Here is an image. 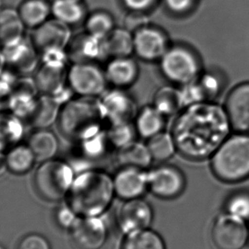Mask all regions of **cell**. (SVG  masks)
Wrapping results in <instances>:
<instances>
[{
    "instance_id": "1",
    "label": "cell",
    "mask_w": 249,
    "mask_h": 249,
    "mask_svg": "<svg viewBox=\"0 0 249 249\" xmlns=\"http://www.w3.org/2000/svg\"><path fill=\"white\" fill-rule=\"evenodd\" d=\"M231 131L225 107L213 102H202L180 111L171 134L181 156L191 160H201L211 158Z\"/></svg>"
},
{
    "instance_id": "2",
    "label": "cell",
    "mask_w": 249,
    "mask_h": 249,
    "mask_svg": "<svg viewBox=\"0 0 249 249\" xmlns=\"http://www.w3.org/2000/svg\"><path fill=\"white\" fill-rule=\"evenodd\" d=\"M114 195L113 178L103 171L90 170L74 178L67 197L78 217H96L109 208Z\"/></svg>"
},
{
    "instance_id": "3",
    "label": "cell",
    "mask_w": 249,
    "mask_h": 249,
    "mask_svg": "<svg viewBox=\"0 0 249 249\" xmlns=\"http://www.w3.org/2000/svg\"><path fill=\"white\" fill-rule=\"evenodd\" d=\"M57 121L63 135L80 142L104 130L105 119L99 99L80 97L62 106Z\"/></svg>"
},
{
    "instance_id": "4",
    "label": "cell",
    "mask_w": 249,
    "mask_h": 249,
    "mask_svg": "<svg viewBox=\"0 0 249 249\" xmlns=\"http://www.w3.org/2000/svg\"><path fill=\"white\" fill-rule=\"evenodd\" d=\"M210 165L223 182L235 183L249 178V135L229 136L212 156Z\"/></svg>"
},
{
    "instance_id": "5",
    "label": "cell",
    "mask_w": 249,
    "mask_h": 249,
    "mask_svg": "<svg viewBox=\"0 0 249 249\" xmlns=\"http://www.w3.org/2000/svg\"><path fill=\"white\" fill-rule=\"evenodd\" d=\"M73 171L61 160H49L38 166L34 178L38 194L46 201H57L68 196L73 184Z\"/></svg>"
},
{
    "instance_id": "6",
    "label": "cell",
    "mask_w": 249,
    "mask_h": 249,
    "mask_svg": "<svg viewBox=\"0 0 249 249\" xmlns=\"http://www.w3.org/2000/svg\"><path fill=\"white\" fill-rule=\"evenodd\" d=\"M163 76L180 87L191 83L201 75V64L197 55L183 45L170 46L160 60Z\"/></svg>"
},
{
    "instance_id": "7",
    "label": "cell",
    "mask_w": 249,
    "mask_h": 249,
    "mask_svg": "<svg viewBox=\"0 0 249 249\" xmlns=\"http://www.w3.org/2000/svg\"><path fill=\"white\" fill-rule=\"evenodd\" d=\"M68 85L80 97L97 98L105 93L107 80L96 62H73L67 73Z\"/></svg>"
},
{
    "instance_id": "8",
    "label": "cell",
    "mask_w": 249,
    "mask_h": 249,
    "mask_svg": "<svg viewBox=\"0 0 249 249\" xmlns=\"http://www.w3.org/2000/svg\"><path fill=\"white\" fill-rule=\"evenodd\" d=\"M211 237L217 249H243L249 242V228L247 221L226 212L215 219Z\"/></svg>"
},
{
    "instance_id": "9",
    "label": "cell",
    "mask_w": 249,
    "mask_h": 249,
    "mask_svg": "<svg viewBox=\"0 0 249 249\" xmlns=\"http://www.w3.org/2000/svg\"><path fill=\"white\" fill-rule=\"evenodd\" d=\"M185 185V177L176 166L161 165L148 172V190L160 199L178 197Z\"/></svg>"
},
{
    "instance_id": "10",
    "label": "cell",
    "mask_w": 249,
    "mask_h": 249,
    "mask_svg": "<svg viewBox=\"0 0 249 249\" xmlns=\"http://www.w3.org/2000/svg\"><path fill=\"white\" fill-rule=\"evenodd\" d=\"M133 39L134 54L144 62H160L170 48L166 33L150 24L134 33Z\"/></svg>"
},
{
    "instance_id": "11",
    "label": "cell",
    "mask_w": 249,
    "mask_h": 249,
    "mask_svg": "<svg viewBox=\"0 0 249 249\" xmlns=\"http://www.w3.org/2000/svg\"><path fill=\"white\" fill-rule=\"evenodd\" d=\"M99 100L105 121L110 124L132 122L138 114L135 102L124 89L114 88L102 95Z\"/></svg>"
},
{
    "instance_id": "12",
    "label": "cell",
    "mask_w": 249,
    "mask_h": 249,
    "mask_svg": "<svg viewBox=\"0 0 249 249\" xmlns=\"http://www.w3.org/2000/svg\"><path fill=\"white\" fill-rule=\"evenodd\" d=\"M70 231L73 243L80 249H100L107 239V226L100 216L78 217Z\"/></svg>"
},
{
    "instance_id": "13",
    "label": "cell",
    "mask_w": 249,
    "mask_h": 249,
    "mask_svg": "<svg viewBox=\"0 0 249 249\" xmlns=\"http://www.w3.org/2000/svg\"><path fill=\"white\" fill-rule=\"evenodd\" d=\"M224 107L231 130L249 135V82L235 86L226 97Z\"/></svg>"
},
{
    "instance_id": "14",
    "label": "cell",
    "mask_w": 249,
    "mask_h": 249,
    "mask_svg": "<svg viewBox=\"0 0 249 249\" xmlns=\"http://www.w3.org/2000/svg\"><path fill=\"white\" fill-rule=\"evenodd\" d=\"M153 219L151 206L141 197L124 201L118 213L119 225L124 234L149 228Z\"/></svg>"
},
{
    "instance_id": "15",
    "label": "cell",
    "mask_w": 249,
    "mask_h": 249,
    "mask_svg": "<svg viewBox=\"0 0 249 249\" xmlns=\"http://www.w3.org/2000/svg\"><path fill=\"white\" fill-rule=\"evenodd\" d=\"M114 192L124 201L142 197L148 190V172L134 166H122L114 178Z\"/></svg>"
},
{
    "instance_id": "16",
    "label": "cell",
    "mask_w": 249,
    "mask_h": 249,
    "mask_svg": "<svg viewBox=\"0 0 249 249\" xmlns=\"http://www.w3.org/2000/svg\"><path fill=\"white\" fill-rule=\"evenodd\" d=\"M71 27L55 18L34 29L32 42L40 52L46 49H67L72 39Z\"/></svg>"
},
{
    "instance_id": "17",
    "label": "cell",
    "mask_w": 249,
    "mask_h": 249,
    "mask_svg": "<svg viewBox=\"0 0 249 249\" xmlns=\"http://www.w3.org/2000/svg\"><path fill=\"white\" fill-rule=\"evenodd\" d=\"M70 60L73 62H103L109 58L105 45V38H97L84 33L71 39L67 48Z\"/></svg>"
},
{
    "instance_id": "18",
    "label": "cell",
    "mask_w": 249,
    "mask_h": 249,
    "mask_svg": "<svg viewBox=\"0 0 249 249\" xmlns=\"http://www.w3.org/2000/svg\"><path fill=\"white\" fill-rule=\"evenodd\" d=\"M2 52L5 66L10 67L15 73L27 75L35 71L38 65V51L31 38L29 40L24 37L17 44L2 49Z\"/></svg>"
},
{
    "instance_id": "19",
    "label": "cell",
    "mask_w": 249,
    "mask_h": 249,
    "mask_svg": "<svg viewBox=\"0 0 249 249\" xmlns=\"http://www.w3.org/2000/svg\"><path fill=\"white\" fill-rule=\"evenodd\" d=\"M107 83L114 88L124 89L135 83L139 77L137 62L130 56L114 57L107 62L104 70Z\"/></svg>"
},
{
    "instance_id": "20",
    "label": "cell",
    "mask_w": 249,
    "mask_h": 249,
    "mask_svg": "<svg viewBox=\"0 0 249 249\" xmlns=\"http://www.w3.org/2000/svg\"><path fill=\"white\" fill-rule=\"evenodd\" d=\"M68 70L65 68L42 64L35 77V84L42 95L55 97L68 88Z\"/></svg>"
},
{
    "instance_id": "21",
    "label": "cell",
    "mask_w": 249,
    "mask_h": 249,
    "mask_svg": "<svg viewBox=\"0 0 249 249\" xmlns=\"http://www.w3.org/2000/svg\"><path fill=\"white\" fill-rule=\"evenodd\" d=\"M25 26L18 9H0V48L15 45L24 38Z\"/></svg>"
},
{
    "instance_id": "22",
    "label": "cell",
    "mask_w": 249,
    "mask_h": 249,
    "mask_svg": "<svg viewBox=\"0 0 249 249\" xmlns=\"http://www.w3.org/2000/svg\"><path fill=\"white\" fill-rule=\"evenodd\" d=\"M26 28L35 29L52 16V3L47 0H22L18 8Z\"/></svg>"
},
{
    "instance_id": "23",
    "label": "cell",
    "mask_w": 249,
    "mask_h": 249,
    "mask_svg": "<svg viewBox=\"0 0 249 249\" xmlns=\"http://www.w3.org/2000/svg\"><path fill=\"white\" fill-rule=\"evenodd\" d=\"M52 16L70 27L85 21L87 11L83 1L54 0L52 2Z\"/></svg>"
},
{
    "instance_id": "24",
    "label": "cell",
    "mask_w": 249,
    "mask_h": 249,
    "mask_svg": "<svg viewBox=\"0 0 249 249\" xmlns=\"http://www.w3.org/2000/svg\"><path fill=\"white\" fill-rule=\"evenodd\" d=\"M165 115L154 106H147L139 111L135 118L137 133L143 139H149L163 132L165 126Z\"/></svg>"
},
{
    "instance_id": "25",
    "label": "cell",
    "mask_w": 249,
    "mask_h": 249,
    "mask_svg": "<svg viewBox=\"0 0 249 249\" xmlns=\"http://www.w3.org/2000/svg\"><path fill=\"white\" fill-rule=\"evenodd\" d=\"M21 121L10 111L0 114V152H8L18 145L23 134Z\"/></svg>"
},
{
    "instance_id": "26",
    "label": "cell",
    "mask_w": 249,
    "mask_h": 249,
    "mask_svg": "<svg viewBox=\"0 0 249 249\" xmlns=\"http://www.w3.org/2000/svg\"><path fill=\"white\" fill-rule=\"evenodd\" d=\"M28 146L38 161L52 160L58 149V141L55 134L47 129H38L32 134Z\"/></svg>"
},
{
    "instance_id": "27",
    "label": "cell",
    "mask_w": 249,
    "mask_h": 249,
    "mask_svg": "<svg viewBox=\"0 0 249 249\" xmlns=\"http://www.w3.org/2000/svg\"><path fill=\"white\" fill-rule=\"evenodd\" d=\"M62 107L53 97L42 95L38 97L37 107L29 121L35 128L47 129L57 121Z\"/></svg>"
},
{
    "instance_id": "28",
    "label": "cell",
    "mask_w": 249,
    "mask_h": 249,
    "mask_svg": "<svg viewBox=\"0 0 249 249\" xmlns=\"http://www.w3.org/2000/svg\"><path fill=\"white\" fill-rule=\"evenodd\" d=\"M121 249H166L161 235L150 228L125 234Z\"/></svg>"
},
{
    "instance_id": "29",
    "label": "cell",
    "mask_w": 249,
    "mask_h": 249,
    "mask_svg": "<svg viewBox=\"0 0 249 249\" xmlns=\"http://www.w3.org/2000/svg\"><path fill=\"white\" fill-rule=\"evenodd\" d=\"M117 157L122 166H134L142 169L149 167L153 160L147 144L135 141L119 149Z\"/></svg>"
},
{
    "instance_id": "30",
    "label": "cell",
    "mask_w": 249,
    "mask_h": 249,
    "mask_svg": "<svg viewBox=\"0 0 249 249\" xmlns=\"http://www.w3.org/2000/svg\"><path fill=\"white\" fill-rule=\"evenodd\" d=\"M153 106L165 116L178 114L184 107L180 88L160 87L154 95Z\"/></svg>"
},
{
    "instance_id": "31",
    "label": "cell",
    "mask_w": 249,
    "mask_h": 249,
    "mask_svg": "<svg viewBox=\"0 0 249 249\" xmlns=\"http://www.w3.org/2000/svg\"><path fill=\"white\" fill-rule=\"evenodd\" d=\"M109 58L130 56L134 53L133 34L124 28H115L105 38Z\"/></svg>"
},
{
    "instance_id": "32",
    "label": "cell",
    "mask_w": 249,
    "mask_h": 249,
    "mask_svg": "<svg viewBox=\"0 0 249 249\" xmlns=\"http://www.w3.org/2000/svg\"><path fill=\"white\" fill-rule=\"evenodd\" d=\"M5 160L8 170L21 175L31 169L36 159L29 146L18 144L6 152Z\"/></svg>"
},
{
    "instance_id": "33",
    "label": "cell",
    "mask_w": 249,
    "mask_h": 249,
    "mask_svg": "<svg viewBox=\"0 0 249 249\" xmlns=\"http://www.w3.org/2000/svg\"><path fill=\"white\" fill-rule=\"evenodd\" d=\"M84 25L86 33L100 38H107L115 28L113 16L103 10H97L87 15Z\"/></svg>"
},
{
    "instance_id": "34",
    "label": "cell",
    "mask_w": 249,
    "mask_h": 249,
    "mask_svg": "<svg viewBox=\"0 0 249 249\" xmlns=\"http://www.w3.org/2000/svg\"><path fill=\"white\" fill-rule=\"evenodd\" d=\"M153 160L166 161L177 152L176 145L171 132H160L148 139L146 143Z\"/></svg>"
},
{
    "instance_id": "35",
    "label": "cell",
    "mask_w": 249,
    "mask_h": 249,
    "mask_svg": "<svg viewBox=\"0 0 249 249\" xmlns=\"http://www.w3.org/2000/svg\"><path fill=\"white\" fill-rule=\"evenodd\" d=\"M136 133L135 125L132 124V122L111 124L107 130L109 142L118 149L133 142Z\"/></svg>"
},
{
    "instance_id": "36",
    "label": "cell",
    "mask_w": 249,
    "mask_h": 249,
    "mask_svg": "<svg viewBox=\"0 0 249 249\" xmlns=\"http://www.w3.org/2000/svg\"><path fill=\"white\" fill-rule=\"evenodd\" d=\"M226 211L231 214L242 218L245 221L249 220V193L240 191L231 195L226 202Z\"/></svg>"
},
{
    "instance_id": "37",
    "label": "cell",
    "mask_w": 249,
    "mask_h": 249,
    "mask_svg": "<svg viewBox=\"0 0 249 249\" xmlns=\"http://www.w3.org/2000/svg\"><path fill=\"white\" fill-rule=\"evenodd\" d=\"M206 102H213L221 90V82L214 73H201L196 79Z\"/></svg>"
},
{
    "instance_id": "38",
    "label": "cell",
    "mask_w": 249,
    "mask_h": 249,
    "mask_svg": "<svg viewBox=\"0 0 249 249\" xmlns=\"http://www.w3.org/2000/svg\"><path fill=\"white\" fill-rule=\"evenodd\" d=\"M149 25L147 13L139 11H129L123 21V28L134 34Z\"/></svg>"
},
{
    "instance_id": "39",
    "label": "cell",
    "mask_w": 249,
    "mask_h": 249,
    "mask_svg": "<svg viewBox=\"0 0 249 249\" xmlns=\"http://www.w3.org/2000/svg\"><path fill=\"white\" fill-rule=\"evenodd\" d=\"M166 9L175 15H186L193 11L196 0H164Z\"/></svg>"
},
{
    "instance_id": "40",
    "label": "cell",
    "mask_w": 249,
    "mask_h": 249,
    "mask_svg": "<svg viewBox=\"0 0 249 249\" xmlns=\"http://www.w3.org/2000/svg\"><path fill=\"white\" fill-rule=\"evenodd\" d=\"M18 249H51L48 242L43 236L36 234L25 236L18 246Z\"/></svg>"
},
{
    "instance_id": "41",
    "label": "cell",
    "mask_w": 249,
    "mask_h": 249,
    "mask_svg": "<svg viewBox=\"0 0 249 249\" xmlns=\"http://www.w3.org/2000/svg\"><path fill=\"white\" fill-rule=\"evenodd\" d=\"M157 0H122V3L129 11L145 12L151 10Z\"/></svg>"
},
{
    "instance_id": "42",
    "label": "cell",
    "mask_w": 249,
    "mask_h": 249,
    "mask_svg": "<svg viewBox=\"0 0 249 249\" xmlns=\"http://www.w3.org/2000/svg\"><path fill=\"white\" fill-rule=\"evenodd\" d=\"M56 218L60 226H62L63 228L70 229L78 217L74 213V212L69 207V208L60 209L56 215Z\"/></svg>"
},
{
    "instance_id": "43",
    "label": "cell",
    "mask_w": 249,
    "mask_h": 249,
    "mask_svg": "<svg viewBox=\"0 0 249 249\" xmlns=\"http://www.w3.org/2000/svg\"><path fill=\"white\" fill-rule=\"evenodd\" d=\"M7 169V165H6V160H5V156L4 153L0 152V176L4 174V172Z\"/></svg>"
},
{
    "instance_id": "44",
    "label": "cell",
    "mask_w": 249,
    "mask_h": 249,
    "mask_svg": "<svg viewBox=\"0 0 249 249\" xmlns=\"http://www.w3.org/2000/svg\"><path fill=\"white\" fill-rule=\"evenodd\" d=\"M4 67H5V61H4V54L2 52V49L0 48V74L4 72Z\"/></svg>"
},
{
    "instance_id": "45",
    "label": "cell",
    "mask_w": 249,
    "mask_h": 249,
    "mask_svg": "<svg viewBox=\"0 0 249 249\" xmlns=\"http://www.w3.org/2000/svg\"><path fill=\"white\" fill-rule=\"evenodd\" d=\"M2 8V0H0V9Z\"/></svg>"
},
{
    "instance_id": "46",
    "label": "cell",
    "mask_w": 249,
    "mask_h": 249,
    "mask_svg": "<svg viewBox=\"0 0 249 249\" xmlns=\"http://www.w3.org/2000/svg\"><path fill=\"white\" fill-rule=\"evenodd\" d=\"M47 1H49V2H51V3H52V2H53L54 0H47Z\"/></svg>"
},
{
    "instance_id": "47",
    "label": "cell",
    "mask_w": 249,
    "mask_h": 249,
    "mask_svg": "<svg viewBox=\"0 0 249 249\" xmlns=\"http://www.w3.org/2000/svg\"><path fill=\"white\" fill-rule=\"evenodd\" d=\"M0 249H4V248H3V247H1V246H0Z\"/></svg>"
},
{
    "instance_id": "48",
    "label": "cell",
    "mask_w": 249,
    "mask_h": 249,
    "mask_svg": "<svg viewBox=\"0 0 249 249\" xmlns=\"http://www.w3.org/2000/svg\"><path fill=\"white\" fill-rule=\"evenodd\" d=\"M79 1H83V0H79Z\"/></svg>"
}]
</instances>
